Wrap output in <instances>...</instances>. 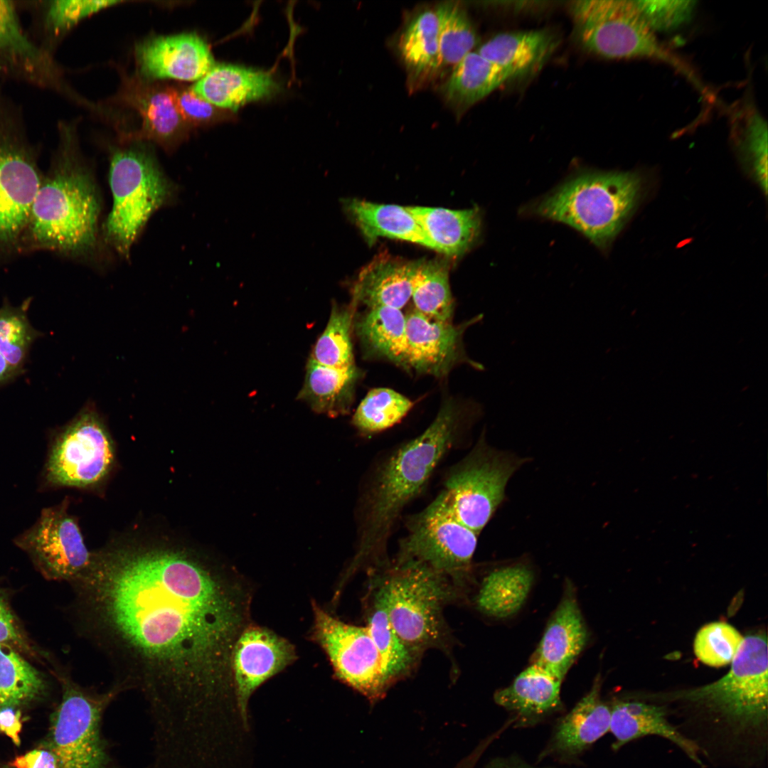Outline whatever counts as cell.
I'll use <instances>...</instances> for the list:
<instances>
[{"instance_id":"cell-30","label":"cell","mask_w":768,"mask_h":768,"mask_svg":"<svg viewBox=\"0 0 768 768\" xmlns=\"http://www.w3.org/2000/svg\"><path fill=\"white\" fill-rule=\"evenodd\" d=\"M534 575L533 568L523 562L494 568L484 577L479 586L475 597L477 609L496 619L514 615L528 597Z\"/></svg>"},{"instance_id":"cell-32","label":"cell","mask_w":768,"mask_h":768,"mask_svg":"<svg viewBox=\"0 0 768 768\" xmlns=\"http://www.w3.org/2000/svg\"><path fill=\"white\" fill-rule=\"evenodd\" d=\"M344 207L368 243L388 238L417 243L432 249L421 227L407 207L347 200Z\"/></svg>"},{"instance_id":"cell-42","label":"cell","mask_w":768,"mask_h":768,"mask_svg":"<svg viewBox=\"0 0 768 768\" xmlns=\"http://www.w3.org/2000/svg\"><path fill=\"white\" fill-rule=\"evenodd\" d=\"M28 302L19 306L5 303L0 308V353L17 373L22 369L29 348L37 336L27 317Z\"/></svg>"},{"instance_id":"cell-21","label":"cell","mask_w":768,"mask_h":768,"mask_svg":"<svg viewBox=\"0 0 768 768\" xmlns=\"http://www.w3.org/2000/svg\"><path fill=\"white\" fill-rule=\"evenodd\" d=\"M588 638L575 587L567 580L560 601L532 656L531 663L562 681L585 649Z\"/></svg>"},{"instance_id":"cell-20","label":"cell","mask_w":768,"mask_h":768,"mask_svg":"<svg viewBox=\"0 0 768 768\" xmlns=\"http://www.w3.org/2000/svg\"><path fill=\"white\" fill-rule=\"evenodd\" d=\"M407 368L437 377L468 358L462 338L465 330L479 321L482 314L459 325L430 318L415 309L405 315Z\"/></svg>"},{"instance_id":"cell-47","label":"cell","mask_w":768,"mask_h":768,"mask_svg":"<svg viewBox=\"0 0 768 768\" xmlns=\"http://www.w3.org/2000/svg\"><path fill=\"white\" fill-rule=\"evenodd\" d=\"M0 644L9 645L21 652L33 649L15 617L6 596L0 590Z\"/></svg>"},{"instance_id":"cell-48","label":"cell","mask_w":768,"mask_h":768,"mask_svg":"<svg viewBox=\"0 0 768 768\" xmlns=\"http://www.w3.org/2000/svg\"><path fill=\"white\" fill-rule=\"evenodd\" d=\"M9 766L12 768H58L56 757L49 749L38 748L14 758Z\"/></svg>"},{"instance_id":"cell-10","label":"cell","mask_w":768,"mask_h":768,"mask_svg":"<svg viewBox=\"0 0 768 768\" xmlns=\"http://www.w3.org/2000/svg\"><path fill=\"white\" fill-rule=\"evenodd\" d=\"M63 695L51 718L46 747L58 768H109L100 726L103 713L124 690L117 684L103 693L81 687L61 676Z\"/></svg>"},{"instance_id":"cell-11","label":"cell","mask_w":768,"mask_h":768,"mask_svg":"<svg viewBox=\"0 0 768 768\" xmlns=\"http://www.w3.org/2000/svg\"><path fill=\"white\" fill-rule=\"evenodd\" d=\"M397 562L415 561L447 577L460 590L471 581L477 534L455 516L440 493L410 518Z\"/></svg>"},{"instance_id":"cell-27","label":"cell","mask_w":768,"mask_h":768,"mask_svg":"<svg viewBox=\"0 0 768 768\" xmlns=\"http://www.w3.org/2000/svg\"><path fill=\"white\" fill-rule=\"evenodd\" d=\"M418 263L387 256L375 258L358 274L353 289V304L401 309L412 296Z\"/></svg>"},{"instance_id":"cell-7","label":"cell","mask_w":768,"mask_h":768,"mask_svg":"<svg viewBox=\"0 0 768 768\" xmlns=\"http://www.w3.org/2000/svg\"><path fill=\"white\" fill-rule=\"evenodd\" d=\"M22 107L0 84V266L20 255L21 238L43 171Z\"/></svg>"},{"instance_id":"cell-19","label":"cell","mask_w":768,"mask_h":768,"mask_svg":"<svg viewBox=\"0 0 768 768\" xmlns=\"http://www.w3.org/2000/svg\"><path fill=\"white\" fill-rule=\"evenodd\" d=\"M137 74L149 81L202 78L215 61L207 43L194 33L152 36L134 48Z\"/></svg>"},{"instance_id":"cell-2","label":"cell","mask_w":768,"mask_h":768,"mask_svg":"<svg viewBox=\"0 0 768 768\" xmlns=\"http://www.w3.org/2000/svg\"><path fill=\"white\" fill-rule=\"evenodd\" d=\"M768 658L764 634H751L718 681L695 688L655 694L693 710L679 730L718 765L764 768L768 748Z\"/></svg>"},{"instance_id":"cell-41","label":"cell","mask_w":768,"mask_h":768,"mask_svg":"<svg viewBox=\"0 0 768 768\" xmlns=\"http://www.w3.org/2000/svg\"><path fill=\"white\" fill-rule=\"evenodd\" d=\"M412 405L407 398L393 390L375 388L368 393L357 407L353 424L363 432H378L399 422Z\"/></svg>"},{"instance_id":"cell-45","label":"cell","mask_w":768,"mask_h":768,"mask_svg":"<svg viewBox=\"0 0 768 768\" xmlns=\"http://www.w3.org/2000/svg\"><path fill=\"white\" fill-rule=\"evenodd\" d=\"M646 22L655 30L674 28L688 21L695 6V1H634Z\"/></svg>"},{"instance_id":"cell-46","label":"cell","mask_w":768,"mask_h":768,"mask_svg":"<svg viewBox=\"0 0 768 768\" xmlns=\"http://www.w3.org/2000/svg\"><path fill=\"white\" fill-rule=\"evenodd\" d=\"M172 90L176 107L191 129L222 119L223 114L220 108L198 95L191 87L174 85Z\"/></svg>"},{"instance_id":"cell-3","label":"cell","mask_w":768,"mask_h":768,"mask_svg":"<svg viewBox=\"0 0 768 768\" xmlns=\"http://www.w3.org/2000/svg\"><path fill=\"white\" fill-rule=\"evenodd\" d=\"M79 121L61 120L57 124L56 147L32 204L21 257L45 252L90 262L101 256V198L81 151Z\"/></svg>"},{"instance_id":"cell-33","label":"cell","mask_w":768,"mask_h":768,"mask_svg":"<svg viewBox=\"0 0 768 768\" xmlns=\"http://www.w3.org/2000/svg\"><path fill=\"white\" fill-rule=\"evenodd\" d=\"M355 327L369 353L407 368L406 316L400 309L368 308L357 319Z\"/></svg>"},{"instance_id":"cell-26","label":"cell","mask_w":768,"mask_h":768,"mask_svg":"<svg viewBox=\"0 0 768 768\" xmlns=\"http://www.w3.org/2000/svg\"><path fill=\"white\" fill-rule=\"evenodd\" d=\"M20 11L31 17L29 35L45 51L54 55L65 36L84 18L123 1L23 0Z\"/></svg>"},{"instance_id":"cell-22","label":"cell","mask_w":768,"mask_h":768,"mask_svg":"<svg viewBox=\"0 0 768 768\" xmlns=\"http://www.w3.org/2000/svg\"><path fill=\"white\" fill-rule=\"evenodd\" d=\"M609 732L614 751L647 736L663 738L675 745L692 762L704 767L698 746L669 720L665 706L637 700H616L610 704Z\"/></svg>"},{"instance_id":"cell-43","label":"cell","mask_w":768,"mask_h":768,"mask_svg":"<svg viewBox=\"0 0 768 768\" xmlns=\"http://www.w3.org/2000/svg\"><path fill=\"white\" fill-rule=\"evenodd\" d=\"M736 129L737 144L742 158L757 182L767 191V125L754 110L747 111Z\"/></svg>"},{"instance_id":"cell-40","label":"cell","mask_w":768,"mask_h":768,"mask_svg":"<svg viewBox=\"0 0 768 768\" xmlns=\"http://www.w3.org/2000/svg\"><path fill=\"white\" fill-rule=\"evenodd\" d=\"M442 65L455 66L476 44L474 28L462 6L455 2L439 5L434 11Z\"/></svg>"},{"instance_id":"cell-6","label":"cell","mask_w":768,"mask_h":768,"mask_svg":"<svg viewBox=\"0 0 768 768\" xmlns=\"http://www.w3.org/2000/svg\"><path fill=\"white\" fill-rule=\"evenodd\" d=\"M641 187L636 173L583 172L540 200L533 211L570 225L605 248L631 215Z\"/></svg>"},{"instance_id":"cell-35","label":"cell","mask_w":768,"mask_h":768,"mask_svg":"<svg viewBox=\"0 0 768 768\" xmlns=\"http://www.w3.org/2000/svg\"><path fill=\"white\" fill-rule=\"evenodd\" d=\"M367 619V628L385 663L388 676L393 681L410 671L415 656L403 644L390 622L383 588L376 581Z\"/></svg>"},{"instance_id":"cell-5","label":"cell","mask_w":768,"mask_h":768,"mask_svg":"<svg viewBox=\"0 0 768 768\" xmlns=\"http://www.w3.org/2000/svg\"><path fill=\"white\" fill-rule=\"evenodd\" d=\"M109 183L112 205L102 239L127 258L149 218L171 202L176 189L161 168L152 143L141 139L119 138L110 147Z\"/></svg>"},{"instance_id":"cell-9","label":"cell","mask_w":768,"mask_h":768,"mask_svg":"<svg viewBox=\"0 0 768 768\" xmlns=\"http://www.w3.org/2000/svg\"><path fill=\"white\" fill-rule=\"evenodd\" d=\"M570 11L576 37L587 50L607 58L658 60L700 86L687 64L657 39L634 1L580 0L571 4Z\"/></svg>"},{"instance_id":"cell-52","label":"cell","mask_w":768,"mask_h":768,"mask_svg":"<svg viewBox=\"0 0 768 768\" xmlns=\"http://www.w3.org/2000/svg\"><path fill=\"white\" fill-rule=\"evenodd\" d=\"M0 768H9V767H4L2 765H0Z\"/></svg>"},{"instance_id":"cell-24","label":"cell","mask_w":768,"mask_h":768,"mask_svg":"<svg viewBox=\"0 0 768 768\" xmlns=\"http://www.w3.org/2000/svg\"><path fill=\"white\" fill-rule=\"evenodd\" d=\"M562 681L531 663L511 684L497 690L494 700L512 713L516 726L533 725L562 708Z\"/></svg>"},{"instance_id":"cell-31","label":"cell","mask_w":768,"mask_h":768,"mask_svg":"<svg viewBox=\"0 0 768 768\" xmlns=\"http://www.w3.org/2000/svg\"><path fill=\"white\" fill-rule=\"evenodd\" d=\"M360 376V370L355 365L336 368L309 358L304 383L297 398L317 413L330 416L346 414L353 402Z\"/></svg>"},{"instance_id":"cell-23","label":"cell","mask_w":768,"mask_h":768,"mask_svg":"<svg viewBox=\"0 0 768 768\" xmlns=\"http://www.w3.org/2000/svg\"><path fill=\"white\" fill-rule=\"evenodd\" d=\"M601 684L597 677L590 691L560 720L540 759H574L609 732L611 709L602 699Z\"/></svg>"},{"instance_id":"cell-37","label":"cell","mask_w":768,"mask_h":768,"mask_svg":"<svg viewBox=\"0 0 768 768\" xmlns=\"http://www.w3.org/2000/svg\"><path fill=\"white\" fill-rule=\"evenodd\" d=\"M411 297L416 311L434 319L451 321L454 302L448 265L439 260L419 261Z\"/></svg>"},{"instance_id":"cell-16","label":"cell","mask_w":768,"mask_h":768,"mask_svg":"<svg viewBox=\"0 0 768 768\" xmlns=\"http://www.w3.org/2000/svg\"><path fill=\"white\" fill-rule=\"evenodd\" d=\"M16 82L80 102L55 56L23 26L16 1L0 0V84Z\"/></svg>"},{"instance_id":"cell-17","label":"cell","mask_w":768,"mask_h":768,"mask_svg":"<svg viewBox=\"0 0 768 768\" xmlns=\"http://www.w3.org/2000/svg\"><path fill=\"white\" fill-rule=\"evenodd\" d=\"M120 76L119 88L107 102L132 111L140 125L124 139L147 141L170 152L188 138L191 129L176 107L171 85L146 80L137 73L124 71Z\"/></svg>"},{"instance_id":"cell-29","label":"cell","mask_w":768,"mask_h":768,"mask_svg":"<svg viewBox=\"0 0 768 768\" xmlns=\"http://www.w3.org/2000/svg\"><path fill=\"white\" fill-rule=\"evenodd\" d=\"M421 227L432 249L449 256L465 252L477 239L481 230L478 209L407 206Z\"/></svg>"},{"instance_id":"cell-51","label":"cell","mask_w":768,"mask_h":768,"mask_svg":"<svg viewBox=\"0 0 768 768\" xmlns=\"http://www.w3.org/2000/svg\"><path fill=\"white\" fill-rule=\"evenodd\" d=\"M488 768H530L521 764L509 762H499L493 763Z\"/></svg>"},{"instance_id":"cell-12","label":"cell","mask_w":768,"mask_h":768,"mask_svg":"<svg viewBox=\"0 0 768 768\" xmlns=\"http://www.w3.org/2000/svg\"><path fill=\"white\" fill-rule=\"evenodd\" d=\"M525 462L491 447L482 433L471 452L450 471L441 494L456 518L479 535L503 501L509 479Z\"/></svg>"},{"instance_id":"cell-49","label":"cell","mask_w":768,"mask_h":768,"mask_svg":"<svg viewBox=\"0 0 768 768\" xmlns=\"http://www.w3.org/2000/svg\"><path fill=\"white\" fill-rule=\"evenodd\" d=\"M22 725L21 713L17 707H0V732L10 738L16 746L21 744Z\"/></svg>"},{"instance_id":"cell-44","label":"cell","mask_w":768,"mask_h":768,"mask_svg":"<svg viewBox=\"0 0 768 768\" xmlns=\"http://www.w3.org/2000/svg\"><path fill=\"white\" fill-rule=\"evenodd\" d=\"M743 639L740 633L729 624L712 622L698 631L694 640L695 654L706 665L725 666L732 662Z\"/></svg>"},{"instance_id":"cell-50","label":"cell","mask_w":768,"mask_h":768,"mask_svg":"<svg viewBox=\"0 0 768 768\" xmlns=\"http://www.w3.org/2000/svg\"><path fill=\"white\" fill-rule=\"evenodd\" d=\"M17 373L9 365L0 353V385L10 380Z\"/></svg>"},{"instance_id":"cell-25","label":"cell","mask_w":768,"mask_h":768,"mask_svg":"<svg viewBox=\"0 0 768 768\" xmlns=\"http://www.w3.org/2000/svg\"><path fill=\"white\" fill-rule=\"evenodd\" d=\"M190 87L218 108L235 112L247 103L272 97L279 90L267 72L230 64H215Z\"/></svg>"},{"instance_id":"cell-36","label":"cell","mask_w":768,"mask_h":768,"mask_svg":"<svg viewBox=\"0 0 768 768\" xmlns=\"http://www.w3.org/2000/svg\"><path fill=\"white\" fill-rule=\"evenodd\" d=\"M399 48L405 64L416 74L432 73L442 66L434 11H422L410 21L400 36Z\"/></svg>"},{"instance_id":"cell-4","label":"cell","mask_w":768,"mask_h":768,"mask_svg":"<svg viewBox=\"0 0 768 768\" xmlns=\"http://www.w3.org/2000/svg\"><path fill=\"white\" fill-rule=\"evenodd\" d=\"M461 421V409L444 403L430 425L395 450L377 472L364 501L358 550L345 580L382 555L394 523L405 506L427 484L452 447Z\"/></svg>"},{"instance_id":"cell-1","label":"cell","mask_w":768,"mask_h":768,"mask_svg":"<svg viewBox=\"0 0 768 768\" xmlns=\"http://www.w3.org/2000/svg\"><path fill=\"white\" fill-rule=\"evenodd\" d=\"M72 584L80 632L114 683L142 695L154 743L181 745L237 710L232 656L252 623L254 587L234 567L167 541L127 540L93 552Z\"/></svg>"},{"instance_id":"cell-8","label":"cell","mask_w":768,"mask_h":768,"mask_svg":"<svg viewBox=\"0 0 768 768\" xmlns=\"http://www.w3.org/2000/svg\"><path fill=\"white\" fill-rule=\"evenodd\" d=\"M392 626L415 655L443 648L447 640L443 609L459 590L443 574L415 561L395 562L378 578Z\"/></svg>"},{"instance_id":"cell-39","label":"cell","mask_w":768,"mask_h":768,"mask_svg":"<svg viewBox=\"0 0 768 768\" xmlns=\"http://www.w3.org/2000/svg\"><path fill=\"white\" fill-rule=\"evenodd\" d=\"M354 307V304L349 307L336 304L332 306L327 324L314 345L311 359L336 368L354 366L351 338Z\"/></svg>"},{"instance_id":"cell-38","label":"cell","mask_w":768,"mask_h":768,"mask_svg":"<svg viewBox=\"0 0 768 768\" xmlns=\"http://www.w3.org/2000/svg\"><path fill=\"white\" fill-rule=\"evenodd\" d=\"M45 690L41 673L14 647L0 644V707H18Z\"/></svg>"},{"instance_id":"cell-34","label":"cell","mask_w":768,"mask_h":768,"mask_svg":"<svg viewBox=\"0 0 768 768\" xmlns=\"http://www.w3.org/2000/svg\"><path fill=\"white\" fill-rule=\"evenodd\" d=\"M509 79L511 76L507 71L471 51L454 66L444 92L449 102L466 107L482 100Z\"/></svg>"},{"instance_id":"cell-28","label":"cell","mask_w":768,"mask_h":768,"mask_svg":"<svg viewBox=\"0 0 768 768\" xmlns=\"http://www.w3.org/2000/svg\"><path fill=\"white\" fill-rule=\"evenodd\" d=\"M556 41L545 30L505 32L491 38L476 51L513 78L538 70L554 50Z\"/></svg>"},{"instance_id":"cell-15","label":"cell","mask_w":768,"mask_h":768,"mask_svg":"<svg viewBox=\"0 0 768 768\" xmlns=\"http://www.w3.org/2000/svg\"><path fill=\"white\" fill-rule=\"evenodd\" d=\"M48 579L71 583L89 568L88 550L68 501L43 508L36 523L14 540Z\"/></svg>"},{"instance_id":"cell-14","label":"cell","mask_w":768,"mask_h":768,"mask_svg":"<svg viewBox=\"0 0 768 768\" xmlns=\"http://www.w3.org/2000/svg\"><path fill=\"white\" fill-rule=\"evenodd\" d=\"M309 638L325 652L336 678L370 700L380 699L392 683L367 626L341 622L311 600Z\"/></svg>"},{"instance_id":"cell-13","label":"cell","mask_w":768,"mask_h":768,"mask_svg":"<svg viewBox=\"0 0 768 768\" xmlns=\"http://www.w3.org/2000/svg\"><path fill=\"white\" fill-rule=\"evenodd\" d=\"M115 459L112 437L92 404L53 437L43 470L50 487L91 488L102 483Z\"/></svg>"},{"instance_id":"cell-18","label":"cell","mask_w":768,"mask_h":768,"mask_svg":"<svg viewBox=\"0 0 768 768\" xmlns=\"http://www.w3.org/2000/svg\"><path fill=\"white\" fill-rule=\"evenodd\" d=\"M295 646L272 630L253 622L241 633L232 656V672L239 715L247 723L248 701L265 681L292 664Z\"/></svg>"}]
</instances>
